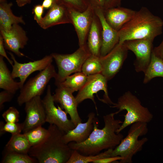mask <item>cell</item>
Wrapping results in <instances>:
<instances>
[{"mask_svg": "<svg viewBox=\"0 0 163 163\" xmlns=\"http://www.w3.org/2000/svg\"><path fill=\"white\" fill-rule=\"evenodd\" d=\"M56 85L57 88L53 95L54 102L60 104L62 109H64L69 115L71 120L76 126L78 123L82 122V120L78 111V104L75 98L73 96V92L68 88L60 84Z\"/></svg>", "mask_w": 163, "mask_h": 163, "instance_id": "obj_16", "label": "cell"}, {"mask_svg": "<svg viewBox=\"0 0 163 163\" xmlns=\"http://www.w3.org/2000/svg\"><path fill=\"white\" fill-rule=\"evenodd\" d=\"M55 67L51 64L34 77L30 78L22 88L17 100L18 104L22 105L33 98L40 96L47 84L57 75Z\"/></svg>", "mask_w": 163, "mask_h": 163, "instance_id": "obj_7", "label": "cell"}, {"mask_svg": "<svg viewBox=\"0 0 163 163\" xmlns=\"http://www.w3.org/2000/svg\"><path fill=\"white\" fill-rule=\"evenodd\" d=\"M153 41L139 39L126 40L123 43L128 50L133 52L136 56L134 66L137 72H144L149 66L154 48Z\"/></svg>", "mask_w": 163, "mask_h": 163, "instance_id": "obj_10", "label": "cell"}, {"mask_svg": "<svg viewBox=\"0 0 163 163\" xmlns=\"http://www.w3.org/2000/svg\"><path fill=\"white\" fill-rule=\"evenodd\" d=\"M38 162L28 154L7 152L2 161L3 163H35Z\"/></svg>", "mask_w": 163, "mask_h": 163, "instance_id": "obj_30", "label": "cell"}, {"mask_svg": "<svg viewBox=\"0 0 163 163\" xmlns=\"http://www.w3.org/2000/svg\"><path fill=\"white\" fill-rule=\"evenodd\" d=\"M58 68V72L54 78L56 85L63 82L66 78L73 73L82 71V65L91 55L87 44L79 48L70 54H51Z\"/></svg>", "mask_w": 163, "mask_h": 163, "instance_id": "obj_6", "label": "cell"}, {"mask_svg": "<svg viewBox=\"0 0 163 163\" xmlns=\"http://www.w3.org/2000/svg\"><path fill=\"white\" fill-rule=\"evenodd\" d=\"M136 11L120 6L104 10L107 23L118 31L134 16Z\"/></svg>", "mask_w": 163, "mask_h": 163, "instance_id": "obj_19", "label": "cell"}, {"mask_svg": "<svg viewBox=\"0 0 163 163\" xmlns=\"http://www.w3.org/2000/svg\"><path fill=\"white\" fill-rule=\"evenodd\" d=\"M23 123L6 122L4 123L2 121L0 123V134L2 136L5 133L8 132L14 135L20 133L23 131Z\"/></svg>", "mask_w": 163, "mask_h": 163, "instance_id": "obj_32", "label": "cell"}, {"mask_svg": "<svg viewBox=\"0 0 163 163\" xmlns=\"http://www.w3.org/2000/svg\"><path fill=\"white\" fill-rule=\"evenodd\" d=\"M71 21L77 34L79 47L87 44L88 33L95 14L94 8L91 5L83 12L69 9Z\"/></svg>", "mask_w": 163, "mask_h": 163, "instance_id": "obj_12", "label": "cell"}, {"mask_svg": "<svg viewBox=\"0 0 163 163\" xmlns=\"http://www.w3.org/2000/svg\"><path fill=\"white\" fill-rule=\"evenodd\" d=\"M12 5L11 3H8L5 1L0 2V30L8 29L14 24H25L22 17L16 16L13 13Z\"/></svg>", "mask_w": 163, "mask_h": 163, "instance_id": "obj_22", "label": "cell"}, {"mask_svg": "<svg viewBox=\"0 0 163 163\" xmlns=\"http://www.w3.org/2000/svg\"><path fill=\"white\" fill-rule=\"evenodd\" d=\"M49 133L46 129L40 126L24 133L28 140L31 147L38 145L42 142Z\"/></svg>", "mask_w": 163, "mask_h": 163, "instance_id": "obj_29", "label": "cell"}, {"mask_svg": "<svg viewBox=\"0 0 163 163\" xmlns=\"http://www.w3.org/2000/svg\"><path fill=\"white\" fill-rule=\"evenodd\" d=\"M14 94L7 91L4 90L0 93V109L2 110L3 108V104L6 102L11 101Z\"/></svg>", "mask_w": 163, "mask_h": 163, "instance_id": "obj_34", "label": "cell"}, {"mask_svg": "<svg viewBox=\"0 0 163 163\" xmlns=\"http://www.w3.org/2000/svg\"><path fill=\"white\" fill-rule=\"evenodd\" d=\"M107 79L101 73L88 76L87 81L75 97L78 104L85 99H90L95 104L94 94L101 90L104 93V98L101 100L106 104H112L113 103L109 98L107 90Z\"/></svg>", "mask_w": 163, "mask_h": 163, "instance_id": "obj_9", "label": "cell"}, {"mask_svg": "<svg viewBox=\"0 0 163 163\" xmlns=\"http://www.w3.org/2000/svg\"><path fill=\"white\" fill-rule=\"evenodd\" d=\"M163 20L142 7L118 31L119 43L130 40L146 39L153 41L162 33Z\"/></svg>", "mask_w": 163, "mask_h": 163, "instance_id": "obj_2", "label": "cell"}, {"mask_svg": "<svg viewBox=\"0 0 163 163\" xmlns=\"http://www.w3.org/2000/svg\"><path fill=\"white\" fill-rule=\"evenodd\" d=\"M144 73V84L148 83L155 77L163 78V59L152 52L150 62Z\"/></svg>", "mask_w": 163, "mask_h": 163, "instance_id": "obj_25", "label": "cell"}, {"mask_svg": "<svg viewBox=\"0 0 163 163\" xmlns=\"http://www.w3.org/2000/svg\"><path fill=\"white\" fill-rule=\"evenodd\" d=\"M88 117L86 122L78 123L75 128L65 133L63 140L65 143L68 144L74 142L80 143L88 139L93 129V122L95 117V113H89Z\"/></svg>", "mask_w": 163, "mask_h": 163, "instance_id": "obj_20", "label": "cell"}, {"mask_svg": "<svg viewBox=\"0 0 163 163\" xmlns=\"http://www.w3.org/2000/svg\"><path fill=\"white\" fill-rule=\"evenodd\" d=\"M26 117L23 122L24 133L46 122V114L40 96L35 97L25 103Z\"/></svg>", "mask_w": 163, "mask_h": 163, "instance_id": "obj_14", "label": "cell"}, {"mask_svg": "<svg viewBox=\"0 0 163 163\" xmlns=\"http://www.w3.org/2000/svg\"><path fill=\"white\" fill-rule=\"evenodd\" d=\"M60 0L61 2V4L68 9L81 12L85 11L91 5L88 0Z\"/></svg>", "mask_w": 163, "mask_h": 163, "instance_id": "obj_31", "label": "cell"}, {"mask_svg": "<svg viewBox=\"0 0 163 163\" xmlns=\"http://www.w3.org/2000/svg\"><path fill=\"white\" fill-rule=\"evenodd\" d=\"M122 159L120 156L110 157L108 158L100 159L94 161V163H110L115 162L118 160H120Z\"/></svg>", "mask_w": 163, "mask_h": 163, "instance_id": "obj_37", "label": "cell"}, {"mask_svg": "<svg viewBox=\"0 0 163 163\" xmlns=\"http://www.w3.org/2000/svg\"><path fill=\"white\" fill-rule=\"evenodd\" d=\"M88 76L82 72H77L68 76L63 82L59 84L68 88L73 93L79 91L82 88L87 81Z\"/></svg>", "mask_w": 163, "mask_h": 163, "instance_id": "obj_27", "label": "cell"}, {"mask_svg": "<svg viewBox=\"0 0 163 163\" xmlns=\"http://www.w3.org/2000/svg\"><path fill=\"white\" fill-rule=\"evenodd\" d=\"M56 0L57 2H58L59 1V0Z\"/></svg>", "mask_w": 163, "mask_h": 163, "instance_id": "obj_43", "label": "cell"}, {"mask_svg": "<svg viewBox=\"0 0 163 163\" xmlns=\"http://www.w3.org/2000/svg\"><path fill=\"white\" fill-rule=\"evenodd\" d=\"M122 0H104V10L120 6Z\"/></svg>", "mask_w": 163, "mask_h": 163, "instance_id": "obj_36", "label": "cell"}, {"mask_svg": "<svg viewBox=\"0 0 163 163\" xmlns=\"http://www.w3.org/2000/svg\"><path fill=\"white\" fill-rule=\"evenodd\" d=\"M128 51L123 43H118L107 55L100 57L102 67L101 74L108 80L112 79L120 69L127 57Z\"/></svg>", "mask_w": 163, "mask_h": 163, "instance_id": "obj_11", "label": "cell"}, {"mask_svg": "<svg viewBox=\"0 0 163 163\" xmlns=\"http://www.w3.org/2000/svg\"><path fill=\"white\" fill-rule=\"evenodd\" d=\"M9 53L13 62V64L12 66L11 76L14 79L19 78L21 88L27 78L31 74L35 71H41L44 70L52 64L53 59L51 54L47 55L40 59L22 63L18 62L12 53L9 52Z\"/></svg>", "mask_w": 163, "mask_h": 163, "instance_id": "obj_13", "label": "cell"}, {"mask_svg": "<svg viewBox=\"0 0 163 163\" xmlns=\"http://www.w3.org/2000/svg\"><path fill=\"white\" fill-rule=\"evenodd\" d=\"M153 52L155 55L163 59V39L158 46L153 48Z\"/></svg>", "mask_w": 163, "mask_h": 163, "instance_id": "obj_39", "label": "cell"}, {"mask_svg": "<svg viewBox=\"0 0 163 163\" xmlns=\"http://www.w3.org/2000/svg\"><path fill=\"white\" fill-rule=\"evenodd\" d=\"M96 14L101 23L102 31V44L100 57L104 56L109 53L119 43L118 31L113 28L106 21L104 9H95Z\"/></svg>", "mask_w": 163, "mask_h": 163, "instance_id": "obj_17", "label": "cell"}, {"mask_svg": "<svg viewBox=\"0 0 163 163\" xmlns=\"http://www.w3.org/2000/svg\"><path fill=\"white\" fill-rule=\"evenodd\" d=\"M71 24L69 9L61 4L55 3L51 7L39 24L43 29L60 24Z\"/></svg>", "mask_w": 163, "mask_h": 163, "instance_id": "obj_18", "label": "cell"}, {"mask_svg": "<svg viewBox=\"0 0 163 163\" xmlns=\"http://www.w3.org/2000/svg\"><path fill=\"white\" fill-rule=\"evenodd\" d=\"M3 58L0 56V88L14 94L21 88V85L20 82L14 81Z\"/></svg>", "mask_w": 163, "mask_h": 163, "instance_id": "obj_23", "label": "cell"}, {"mask_svg": "<svg viewBox=\"0 0 163 163\" xmlns=\"http://www.w3.org/2000/svg\"><path fill=\"white\" fill-rule=\"evenodd\" d=\"M31 146L25 134L11 135L5 145L7 152L28 154Z\"/></svg>", "mask_w": 163, "mask_h": 163, "instance_id": "obj_24", "label": "cell"}, {"mask_svg": "<svg viewBox=\"0 0 163 163\" xmlns=\"http://www.w3.org/2000/svg\"><path fill=\"white\" fill-rule=\"evenodd\" d=\"M56 2H57L56 0H43L42 5L44 8H50Z\"/></svg>", "mask_w": 163, "mask_h": 163, "instance_id": "obj_41", "label": "cell"}, {"mask_svg": "<svg viewBox=\"0 0 163 163\" xmlns=\"http://www.w3.org/2000/svg\"><path fill=\"white\" fill-rule=\"evenodd\" d=\"M102 70L100 57L91 54L83 63L81 72L87 76H89L101 73Z\"/></svg>", "mask_w": 163, "mask_h": 163, "instance_id": "obj_28", "label": "cell"}, {"mask_svg": "<svg viewBox=\"0 0 163 163\" xmlns=\"http://www.w3.org/2000/svg\"><path fill=\"white\" fill-rule=\"evenodd\" d=\"M102 31L101 22L95 13L88 33L87 44L91 54L99 57L102 44Z\"/></svg>", "mask_w": 163, "mask_h": 163, "instance_id": "obj_21", "label": "cell"}, {"mask_svg": "<svg viewBox=\"0 0 163 163\" xmlns=\"http://www.w3.org/2000/svg\"><path fill=\"white\" fill-rule=\"evenodd\" d=\"M90 4L94 8L104 9V0H90Z\"/></svg>", "mask_w": 163, "mask_h": 163, "instance_id": "obj_40", "label": "cell"}, {"mask_svg": "<svg viewBox=\"0 0 163 163\" xmlns=\"http://www.w3.org/2000/svg\"><path fill=\"white\" fill-rule=\"evenodd\" d=\"M147 123L136 122L131 125L128 134L111 153V157L120 156L122 159L120 163H132L134 155L141 151L144 145L148 141L147 137L139 139V137L147 134L148 129Z\"/></svg>", "mask_w": 163, "mask_h": 163, "instance_id": "obj_5", "label": "cell"}, {"mask_svg": "<svg viewBox=\"0 0 163 163\" xmlns=\"http://www.w3.org/2000/svg\"><path fill=\"white\" fill-rule=\"evenodd\" d=\"M4 41L2 37L0 35V55L1 56L5 58L9 63L12 66L13 64V60L10 59L8 56L5 50Z\"/></svg>", "mask_w": 163, "mask_h": 163, "instance_id": "obj_38", "label": "cell"}, {"mask_svg": "<svg viewBox=\"0 0 163 163\" xmlns=\"http://www.w3.org/2000/svg\"><path fill=\"white\" fill-rule=\"evenodd\" d=\"M49 133L38 145L31 147L28 154L39 163H67L72 150L63 140L66 133L56 126L50 124Z\"/></svg>", "mask_w": 163, "mask_h": 163, "instance_id": "obj_3", "label": "cell"}, {"mask_svg": "<svg viewBox=\"0 0 163 163\" xmlns=\"http://www.w3.org/2000/svg\"><path fill=\"white\" fill-rule=\"evenodd\" d=\"M44 8L42 5H37L34 6L33 9V13L34 14V19L39 24L43 18Z\"/></svg>", "mask_w": 163, "mask_h": 163, "instance_id": "obj_35", "label": "cell"}, {"mask_svg": "<svg viewBox=\"0 0 163 163\" xmlns=\"http://www.w3.org/2000/svg\"><path fill=\"white\" fill-rule=\"evenodd\" d=\"M113 149H109L104 152L93 155H82L75 150H72L71 155L67 163H88L102 158L111 157Z\"/></svg>", "mask_w": 163, "mask_h": 163, "instance_id": "obj_26", "label": "cell"}, {"mask_svg": "<svg viewBox=\"0 0 163 163\" xmlns=\"http://www.w3.org/2000/svg\"><path fill=\"white\" fill-rule=\"evenodd\" d=\"M42 101L46 114V122L55 125L65 133L75 127L65 111L60 107L58 106L57 107L55 106L50 85L47 86L46 94Z\"/></svg>", "mask_w": 163, "mask_h": 163, "instance_id": "obj_8", "label": "cell"}, {"mask_svg": "<svg viewBox=\"0 0 163 163\" xmlns=\"http://www.w3.org/2000/svg\"><path fill=\"white\" fill-rule=\"evenodd\" d=\"M16 1L18 6L21 7L29 3L30 0H16Z\"/></svg>", "mask_w": 163, "mask_h": 163, "instance_id": "obj_42", "label": "cell"}, {"mask_svg": "<svg viewBox=\"0 0 163 163\" xmlns=\"http://www.w3.org/2000/svg\"><path fill=\"white\" fill-rule=\"evenodd\" d=\"M5 48L21 57L25 55L19 50L27 44L28 38L25 31L18 24H14L9 29L0 30Z\"/></svg>", "mask_w": 163, "mask_h": 163, "instance_id": "obj_15", "label": "cell"}, {"mask_svg": "<svg viewBox=\"0 0 163 163\" xmlns=\"http://www.w3.org/2000/svg\"><path fill=\"white\" fill-rule=\"evenodd\" d=\"M2 116L6 122L17 123L19 121V112L15 107H11L3 113Z\"/></svg>", "mask_w": 163, "mask_h": 163, "instance_id": "obj_33", "label": "cell"}, {"mask_svg": "<svg viewBox=\"0 0 163 163\" xmlns=\"http://www.w3.org/2000/svg\"><path fill=\"white\" fill-rule=\"evenodd\" d=\"M118 110L116 114L123 110L127 113L120 127L117 131L119 133L129 126L136 122L148 123L152 119L153 116L149 109L142 105L139 99L130 91L126 92L118 99L117 102L111 106Z\"/></svg>", "mask_w": 163, "mask_h": 163, "instance_id": "obj_4", "label": "cell"}, {"mask_svg": "<svg viewBox=\"0 0 163 163\" xmlns=\"http://www.w3.org/2000/svg\"><path fill=\"white\" fill-rule=\"evenodd\" d=\"M116 114L115 112L103 116L104 125L102 129L98 128L99 121L95 117L93 130L88 139L80 143L69 142L68 145L70 148L85 155H96L104 150L114 149L124 138L122 134L117 133L123 121L116 119Z\"/></svg>", "mask_w": 163, "mask_h": 163, "instance_id": "obj_1", "label": "cell"}]
</instances>
